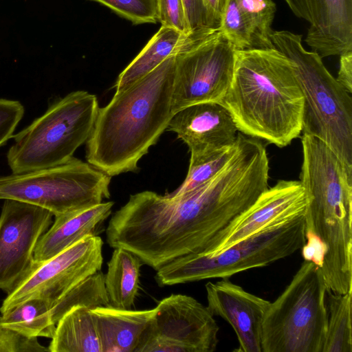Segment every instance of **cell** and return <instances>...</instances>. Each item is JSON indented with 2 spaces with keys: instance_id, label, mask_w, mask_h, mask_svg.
Segmentation results:
<instances>
[{
  "instance_id": "e0dca14e",
  "label": "cell",
  "mask_w": 352,
  "mask_h": 352,
  "mask_svg": "<svg viewBox=\"0 0 352 352\" xmlns=\"http://www.w3.org/2000/svg\"><path fill=\"white\" fill-rule=\"evenodd\" d=\"M292 12L309 23L305 42L319 56L352 50V0H285Z\"/></svg>"
},
{
  "instance_id": "5bb4252c",
  "label": "cell",
  "mask_w": 352,
  "mask_h": 352,
  "mask_svg": "<svg viewBox=\"0 0 352 352\" xmlns=\"http://www.w3.org/2000/svg\"><path fill=\"white\" fill-rule=\"evenodd\" d=\"M307 204V196L300 181L279 180L223 229L201 254H215L249 237L275 219L304 213Z\"/></svg>"
},
{
  "instance_id": "52a82bcc",
  "label": "cell",
  "mask_w": 352,
  "mask_h": 352,
  "mask_svg": "<svg viewBox=\"0 0 352 352\" xmlns=\"http://www.w3.org/2000/svg\"><path fill=\"white\" fill-rule=\"evenodd\" d=\"M97 98L76 91L52 104L41 116L13 135L7 153L13 174L65 163L89 139L99 109Z\"/></svg>"
},
{
  "instance_id": "2e32d148",
  "label": "cell",
  "mask_w": 352,
  "mask_h": 352,
  "mask_svg": "<svg viewBox=\"0 0 352 352\" xmlns=\"http://www.w3.org/2000/svg\"><path fill=\"white\" fill-rule=\"evenodd\" d=\"M207 307L232 327L241 352H262V325L270 302L245 291L229 278L206 284Z\"/></svg>"
},
{
  "instance_id": "83f0119b",
  "label": "cell",
  "mask_w": 352,
  "mask_h": 352,
  "mask_svg": "<svg viewBox=\"0 0 352 352\" xmlns=\"http://www.w3.org/2000/svg\"><path fill=\"white\" fill-rule=\"evenodd\" d=\"M99 3L134 25L155 23L156 0H91Z\"/></svg>"
},
{
  "instance_id": "f1b7e54d",
  "label": "cell",
  "mask_w": 352,
  "mask_h": 352,
  "mask_svg": "<svg viewBox=\"0 0 352 352\" xmlns=\"http://www.w3.org/2000/svg\"><path fill=\"white\" fill-rule=\"evenodd\" d=\"M156 14L162 26L190 36L182 0H156Z\"/></svg>"
},
{
  "instance_id": "5b68a950",
  "label": "cell",
  "mask_w": 352,
  "mask_h": 352,
  "mask_svg": "<svg viewBox=\"0 0 352 352\" xmlns=\"http://www.w3.org/2000/svg\"><path fill=\"white\" fill-rule=\"evenodd\" d=\"M275 47L294 64L304 97L302 134L324 142L345 164L352 167V98L327 69L316 52L307 51L302 35L272 31Z\"/></svg>"
},
{
  "instance_id": "d4e9b609",
  "label": "cell",
  "mask_w": 352,
  "mask_h": 352,
  "mask_svg": "<svg viewBox=\"0 0 352 352\" xmlns=\"http://www.w3.org/2000/svg\"><path fill=\"white\" fill-rule=\"evenodd\" d=\"M327 328L322 352H352V292L327 290Z\"/></svg>"
},
{
  "instance_id": "4dcf8cb0",
  "label": "cell",
  "mask_w": 352,
  "mask_h": 352,
  "mask_svg": "<svg viewBox=\"0 0 352 352\" xmlns=\"http://www.w3.org/2000/svg\"><path fill=\"white\" fill-rule=\"evenodd\" d=\"M23 114L24 107L19 101L0 99V146L13 137Z\"/></svg>"
},
{
  "instance_id": "6da1fadb",
  "label": "cell",
  "mask_w": 352,
  "mask_h": 352,
  "mask_svg": "<svg viewBox=\"0 0 352 352\" xmlns=\"http://www.w3.org/2000/svg\"><path fill=\"white\" fill-rule=\"evenodd\" d=\"M267 188L260 167L236 151L212 179L186 195H131L110 219L106 240L110 247L124 248L157 270L182 256L206 252Z\"/></svg>"
},
{
  "instance_id": "8992f818",
  "label": "cell",
  "mask_w": 352,
  "mask_h": 352,
  "mask_svg": "<svg viewBox=\"0 0 352 352\" xmlns=\"http://www.w3.org/2000/svg\"><path fill=\"white\" fill-rule=\"evenodd\" d=\"M304 213L275 219L249 237L215 254H190L161 267L160 286L215 278L264 267L292 255L305 242Z\"/></svg>"
},
{
  "instance_id": "9a60e30c",
  "label": "cell",
  "mask_w": 352,
  "mask_h": 352,
  "mask_svg": "<svg viewBox=\"0 0 352 352\" xmlns=\"http://www.w3.org/2000/svg\"><path fill=\"white\" fill-rule=\"evenodd\" d=\"M188 147L190 162L207 157L233 146L239 132L221 103L205 102L188 106L173 114L166 129Z\"/></svg>"
},
{
  "instance_id": "8fae6325",
  "label": "cell",
  "mask_w": 352,
  "mask_h": 352,
  "mask_svg": "<svg viewBox=\"0 0 352 352\" xmlns=\"http://www.w3.org/2000/svg\"><path fill=\"white\" fill-rule=\"evenodd\" d=\"M219 331L207 306L187 295L171 294L155 307L135 352H213Z\"/></svg>"
},
{
  "instance_id": "277c9868",
  "label": "cell",
  "mask_w": 352,
  "mask_h": 352,
  "mask_svg": "<svg viewBox=\"0 0 352 352\" xmlns=\"http://www.w3.org/2000/svg\"><path fill=\"white\" fill-rule=\"evenodd\" d=\"M221 103L245 135L285 147L302 133L304 97L294 64L276 48L236 51Z\"/></svg>"
},
{
  "instance_id": "ffe728a7",
  "label": "cell",
  "mask_w": 352,
  "mask_h": 352,
  "mask_svg": "<svg viewBox=\"0 0 352 352\" xmlns=\"http://www.w3.org/2000/svg\"><path fill=\"white\" fill-rule=\"evenodd\" d=\"M91 311L102 352H135L155 308L134 311L109 305L91 309Z\"/></svg>"
},
{
  "instance_id": "4fadbf2b",
  "label": "cell",
  "mask_w": 352,
  "mask_h": 352,
  "mask_svg": "<svg viewBox=\"0 0 352 352\" xmlns=\"http://www.w3.org/2000/svg\"><path fill=\"white\" fill-rule=\"evenodd\" d=\"M4 200L0 214V289L8 295L32 270L36 244L54 214L29 203Z\"/></svg>"
},
{
  "instance_id": "ba28073f",
  "label": "cell",
  "mask_w": 352,
  "mask_h": 352,
  "mask_svg": "<svg viewBox=\"0 0 352 352\" xmlns=\"http://www.w3.org/2000/svg\"><path fill=\"white\" fill-rule=\"evenodd\" d=\"M327 290L320 267L304 261L281 294L270 302L262 325V352H322Z\"/></svg>"
},
{
  "instance_id": "7a4b0ae2",
  "label": "cell",
  "mask_w": 352,
  "mask_h": 352,
  "mask_svg": "<svg viewBox=\"0 0 352 352\" xmlns=\"http://www.w3.org/2000/svg\"><path fill=\"white\" fill-rule=\"evenodd\" d=\"M175 57L116 91L99 108L87 140V162L110 177L134 171L173 116Z\"/></svg>"
},
{
  "instance_id": "f546056e",
  "label": "cell",
  "mask_w": 352,
  "mask_h": 352,
  "mask_svg": "<svg viewBox=\"0 0 352 352\" xmlns=\"http://www.w3.org/2000/svg\"><path fill=\"white\" fill-rule=\"evenodd\" d=\"M36 338H28L0 324V352H45Z\"/></svg>"
},
{
  "instance_id": "ac0fdd59",
  "label": "cell",
  "mask_w": 352,
  "mask_h": 352,
  "mask_svg": "<svg viewBox=\"0 0 352 352\" xmlns=\"http://www.w3.org/2000/svg\"><path fill=\"white\" fill-rule=\"evenodd\" d=\"M272 0H227L219 31L236 51L276 48L271 39Z\"/></svg>"
},
{
  "instance_id": "7c38bea8",
  "label": "cell",
  "mask_w": 352,
  "mask_h": 352,
  "mask_svg": "<svg viewBox=\"0 0 352 352\" xmlns=\"http://www.w3.org/2000/svg\"><path fill=\"white\" fill-rule=\"evenodd\" d=\"M103 242L87 236L41 263L3 300L0 313L29 299L40 298L52 307L86 278L101 270Z\"/></svg>"
},
{
  "instance_id": "836d02e7",
  "label": "cell",
  "mask_w": 352,
  "mask_h": 352,
  "mask_svg": "<svg viewBox=\"0 0 352 352\" xmlns=\"http://www.w3.org/2000/svg\"><path fill=\"white\" fill-rule=\"evenodd\" d=\"M226 2L227 0H204L212 28L219 29Z\"/></svg>"
},
{
  "instance_id": "484cf974",
  "label": "cell",
  "mask_w": 352,
  "mask_h": 352,
  "mask_svg": "<svg viewBox=\"0 0 352 352\" xmlns=\"http://www.w3.org/2000/svg\"><path fill=\"white\" fill-rule=\"evenodd\" d=\"M109 305L104 287V274L100 270L86 278L58 300L51 308L50 315L53 322L56 324L66 312L76 306H85L91 309Z\"/></svg>"
},
{
  "instance_id": "30bf717a",
  "label": "cell",
  "mask_w": 352,
  "mask_h": 352,
  "mask_svg": "<svg viewBox=\"0 0 352 352\" xmlns=\"http://www.w3.org/2000/svg\"><path fill=\"white\" fill-rule=\"evenodd\" d=\"M235 52L219 29L190 36L175 57L173 114L200 102H221L232 80Z\"/></svg>"
},
{
  "instance_id": "d6a6232c",
  "label": "cell",
  "mask_w": 352,
  "mask_h": 352,
  "mask_svg": "<svg viewBox=\"0 0 352 352\" xmlns=\"http://www.w3.org/2000/svg\"><path fill=\"white\" fill-rule=\"evenodd\" d=\"M340 56V67L336 80L346 91L351 94L352 50L345 52Z\"/></svg>"
},
{
  "instance_id": "d6986e66",
  "label": "cell",
  "mask_w": 352,
  "mask_h": 352,
  "mask_svg": "<svg viewBox=\"0 0 352 352\" xmlns=\"http://www.w3.org/2000/svg\"><path fill=\"white\" fill-rule=\"evenodd\" d=\"M113 204V201L102 202L54 216V221L36 244L34 262L48 260L87 236H98Z\"/></svg>"
},
{
  "instance_id": "9c48e42d",
  "label": "cell",
  "mask_w": 352,
  "mask_h": 352,
  "mask_svg": "<svg viewBox=\"0 0 352 352\" xmlns=\"http://www.w3.org/2000/svg\"><path fill=\"white\" fill-rule=\"evenodd\" d=\"M111 177L73 157L54 166L0 177V199L29 203L57 216L109 198Z\"/></svg>"
},
{
  "instance_id": "4316f807",
  "label": "cell",
  "mask_w": 352,
  "mask_h": 352,
  "mask_svg": "<svg viewBox=\"0 0 352 352\" xmlns=\"http://www.w3.org/2000/svg\"><path fill=\"white\" fill-rule=\"evenodd\" d=\"M236 142L233 146L207 157L190 162L187 175L182 185L175 191L166 195L173 197L186 195L212 179L223 169L234 155L236 147Z\"/></svg>"
},
{
  "instance_id": "7402d4cb",
  "label": "cell",
  "mask_w": 352,
  "mask_h": 352,
  "mask_svg": "<svg viewBox=\"0 0 352 352\" xmlns=\"http://www.w3.org/2000/svg\"><path fill=\"white\" fill-rule=\"evenodd\" d=\"M190 36L161 26L140 52L118 76L114 88L120 90L146 75L168 58L175 55Z\"/></svg>"
},
{
  "instance_id": "603a6c76",
  "label": "cell",
  "mask_w": 352,
  "mask_h": 352,
  "mask_svg": "<svg viewBox=\"0 0 352 352\" xmlns=\"http://www.w3.org/2000/svg\"><path fill=\"white\" fill-rule=\"evenodd\" d=\"M142 263L135 254L121 248H114L104 275L109 305L131 309L136 298Z\"/></svg>"
},
{
  "instance_id": "3957f363",
  "label": "cell",
  "mask_w": 352,
  "mask_h": 352,
  "mask_svg": "<svg viewBox=\"0 0 352 352\" xmlns=\"http://www.w3.org/2000/svg\"><path fill=\"white\" fill-rule=\"evenodd\" d=\"M301 143L304 245L325 252L320 270L327 289L352 292V167L314 136L302 134Z\"/></svg>"
},
{
  "instance_id": "cb8c5ba5",
  "label": "cell",
  "mask_w": 352,
  "mask_h": 352,
  "mask_svg": "<svg viewBox=\"0 0 352 352\" xmlns=\"http://www.w3.org/2000/svg\"><path fill=\"white\" fill-rule=\"evenodd\" d=\"M51 308L43 299H29L1 314L0 324L28 338H52L56 324L51 318Z\"/></svg>"
},
{
  "instance_id": "1f68e13d",
  "label": "cell",
  "mask_w": 352,
  "mask_h": 352,
  "mask_svg": "<svg viewBox=\"0 0 352 352\" xmlns=\"http://www.w3.org/2000/svg\"><path fill=\"white\" fill-rule=\"evenodd\" d=\"M190 34L192 36L201 35L212 28L204 0H182Z\"/></svg>"
},
{
  "instance_id": "44dd1931",
  "label": "cell",
  "mask_w": 352,
  "mask_h": 352,
  "mask_svg": "<svg viewBox=\"0 0 352 352\" xmlns=\"http://www.w3.org/2000/svg\"><path fill=\"white\" fill-rule=\"evenodd\" d=\"M51 342L50 352H102L91 311L85 306H76L58 321Z\"/></svg>"
}]
</instances>
